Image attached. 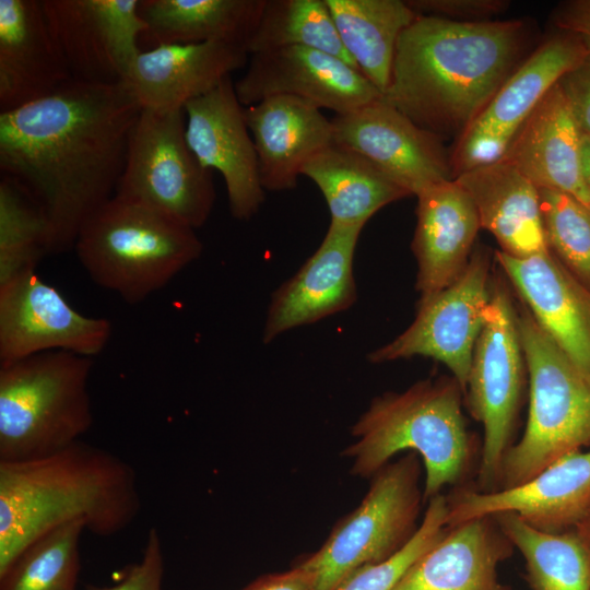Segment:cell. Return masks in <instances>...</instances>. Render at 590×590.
I'll return each instance as SVG.
<instances>
[{"instance_id": "4316f807", "label": "cell", "mask_w": 590, "mask_h": 590, "mask_svg": "<svg viewBox=\"0 0 590 590\" xmlns=\"http://www.w3.org/2000/svg\"><path fill=\"white\" fill-rule=\"evenodd\" d=\"M470 196L480 221L500 250L524 258L547 250L539 189L516 167L499 160L453 178Z\"/></svg>"}, {"instance_id": "277c9868", "label": "cell", "mask_w": 590, "mask_h": 590, "mask_svg": "<svg viewBox=\"0 0 590 590\" xmlns=\"http://www.w3.org/2000/svg\"><path fill=\"white\" fill-rule=\"evenodd\" d=\"M462 393L453 377H439L373 399L352 426L355 441L342 452L352 460L351 472L371 477L397 453L409 450L420 456L425 469L424 502L461 483L474 457Z\"/></svg>"}, {"instance_id": "d6986e66", "label": "cell", "mask_w": 590, "mask_h": 590, "mask_svg": "<svg viewBox=\"0 0 590 590\" xmlns=\"http://www.w3.org/2000/svg\"><path fill=\"white\" fill-rule=\"evenodd\" d=\"M362 229L330 223L317 250L273 294L263 328L264 343L355 303L353 259Z\"/></svg>"}, {"instance_id": "4dcf8cb0", "label": "cell", "mask_w": 590, "mask_h": 590, "mask_svg": "<svg viewBox=\"0 0 590 590\" xmlns=\"http://www.w3.org/2000/svg\"><path fill=\"white\" fill-rule=\"evenodd\" d=\"M526 562L532 590H590V558L574 530H538L512 512L492 516Z\"/></svg>"}, {"instance_id": "74e56055", "label": "cell", "mask_w": 590, "mask_h": 590, "mask_svg": "<svg viewBox=\"0 0 590 590\" xmlns=\"http://www.w3.org/2000/svg\"><path fill=\"white\" fill-rule=\"evenodd\" d=\"M406 3L417 14L458 22L489 21L509 7L506 0H409Z\"/></svg>"}, {"instance_id": "ffe728a7", "label": "cell", "mask_w": 590, "mask_h": 590, "mask_svg": "<svg viewBox=\"0 0 590 590\" xmlns=\"http://www.w3.org/2000/svg\"><path fill=\"white\" fill-rule=\"evenodd\" d=\"M495 257L539 326L590 375V291L548 249L524 258L496 250Z\"/></svg>"}, {"instance_id": "e0dca14e", "label": "cell", "mask_w": 590, "mask_h": 590, "mask_svg": "<svg viewBox=\"0 0 590 590\" xmlns=\"http://www.w3.org/2000/svg\"><path fill=\"white\" fill-rule=\"evenodd\" d=\"M331 123L333 142L365 156L412 196L453 179L444 140L418 127L382 97L334 115Z\"/></svg>"}, {"instance_id": "f1b7e54d", "label": "cell", "mask_w": 590, "mask_h": 590, "mask_svg": "<svg viewBox=\"0 0 590 590\" xmlns=\"http://www.w3.org/2000/svg\"><path fill=\"white\" fill-rule=\"evenodd\" d=\"M322 192L330 223L364 227L381 208L412 196L358 152L332 142L302 170Z\"/></svg>"}, {"instance_id": "603a6c76", "label": "cell", "mask_w": 590, "mask_h": 590, "mask_svg": "<svg viewBox=\"0 0 590 590\" xmlns=\"http://www.w3.org/2000/svg\"><path fill=\"white\" fill-rule=\"evenodd\" d=\"M415 196L412 250L417 262L415 285L424 299L461 275L481 226L470 196L455 179L433 184Z\"/></svg>"}, {"instance_id": "b9f144b4", "label": "cell", "mask_w": 590, "mask_h": 590, "mask_svg": "<svg viewBox=\"0 0 590 590\" xmlns=\"http://www.w3.org/2000/svg\"><path fill=\"white\" fill-rule=\"evenodd\" d=\"M580 167L583 181L590 191V137L586 134L581 138Z\"/></svg>"}, {"instance_id": "6da1fadb", "label": "cell", "mask_w": 590, "mask_h": 590, "mask_svg": "<svg viewBox=\"0 0 590 590\" xmlns=\"http://www.w3.org/2000/svg\"><path fill=\"white\" fill-rule=\"evenodd\" d=\"M141 109L126 81H71L0 113L1 176L39 208L49 255L73 249L84 223L115 196Z\"/></svg>"}, {"instance_id": "1f68e13d", "label": "cell", "mask_w": 590, "mask_h": 590, "mask_svg": "<svg viewBox=\"0 0 590 590\" xmlns=\"http://www.w3.org/2000/svg\"><path fill=\"white\" fill-rule=\"evenodd\" d=\"M292 46L330 54L358 70L341 43L324 0H266L246 45L248 54Z\"/></svg>"}, {"instance_id": "30bf717a", "label": "cell", "mask_w": 590, "mask_h": 590, "mask_svg": "<svg viewBox=\"0 0 590 590\" xmlns=\"http://www.w3.org/2000/svg\"><path fill=\"white\" fill-rule=\"evenodd\" d=\"M524 368L517 311L507 288L496 283L465 389L469 411L484 429L477 491L499 488L503 460L511 447L518 417Z\"/></svg>"}, {"instance_id": "4fadbf2b", "label": "cell", "mask_w": 590, "mask_h": 590, "mask_svg": "<svg viewBox=\"0 0 590 590\" xmlns=\"http://www.w3.org/2000/svg\"><path fill=\"white\" fill-rule=\"evenodd\" d=\"M111 333L108 319L80 314L35 270L0 284V366L51 351L92 357Z\"/></svg>"}, {"instance_id": "484cf974", "label": "cell", "mask_w": 590, "mask_h": 590, "mask_svg": "<svg viewBox=\"0 0 590 590\" xmlns=\"http://www.w3.org/2000/svg\"><path fill=\"white\" fill-rule=\"evenodd\" d=\"M514 548L492 516L447 527L392 590H509L498 567Z\"/></svg>"}, {"instance_id": "f546056e", "label": "cell", "mask_w": 590, "mask_h": 590, "mask_svg": "<svg viewBox=\"0 0 590 590\" xmlns=\"http://www.w3.org/2000/svg\"><path fill=\"white\" fill-rule=\"evenodd\" d=\"M341 43L363 75L384 94L398 39L417 17L401 0H324Z\"/></svg>"}, {"instance_id": "2e32d148", "label": "cell", "mask_w": 590, "mask_h": 590, "mask_svg": "<svg viewBox=\"0 0 590 590\" xmlns=\"http://www.w3.org/2000/svg\"><path fill=\"white\" fill-rule=\"evenodd\" d=\"M244 107L278 95L305 99L339 114L382 97L361 71L343 60L307 47H282L249 55L245 74L235 83Z\"/></svg>"}, {"instance_id": "7402d4cb", "label": "cell", "mask_w": 590, "mask_h": 590, "mask_svg": "<svg viewBox=\"0 0 590 590\" xmlns=\"http://www.w3.org/2000/svg\"><path fill=\"white\" fill-rule=\"evenodd\" d=\"M248 58L246 47L235 44L163 45L141 50L126 82L142 108L176 111L215 88Z\"/></svg>"}, {"instance_id": "ba28073f", "label": "cell", "mask_w": 590, "mask_h": 590, "mask_svg": "<svg viewBox=\"0 0 590 590\" xmlns=\"http://www.w3.org/2000/svg\"><path fill=\"white\" fill-rule=\"evenodd\" d=\"M421 461L408 452L371 476L361 504L299 564L312 590H335L353 571L389 558L411 540L425 503Z\"/></svg>"}, {"instance_id": "8fae6325", "label": "cell", "mask_w": 590, "mask_h": 590, "mask_svg": "<svg viewBox=\"0 0 590 590\" xmlns=\"http://www.w3.org/2000/svg\"><path fill=\"white\" fill-rule=\"evenodd\" d=\"M489 257L475 249L461 275L440 292L420 299L413 322L368 354L370 363L426 356L441 362L465 393L476 341L492 298Z\"/></svg>"}, {"instance_id": "7c38bea8", "label": "cell", "mask_w": 590, "mask_h": 590, "mask_svg": "<svg viewBox=\"0 0 590 590\" xmlns=\"http://www.w3.org/2000/svg\"><path fill=\"white\" fill-rule=\"evenodd\" d=\"M589 54L579 39L566 33L542 43L457 138L450 152L453 178L499 161L545 94Z\"/></svg>"}, {"instance_id": "9a60e30c", "label": "cell", "mask_w": 590, "mask_h": 590, "mask_svg": "<svg viewBox=\"0 0 590 590\" xmlns=\"http://www.w3.org/2000/svg\"><path fill=\"white\" fill-rule=\"evenodd\" d=\"M447 499V527L512 512L544 532L573 530L590 508V449L559 458L520 485L492 492L463 487Z\"/></svg>"}, {"instance_id": "83f0119b", "label": "cell", "mask_w": 590, "mask_h": 590, "mask_svg": "<svg viewBox=\"0 0 590 590\" xmlns=\"http://www.w3.org/2000/svg\"><path fill=\"white\" fill-rule=\"evenodd\" d=\"M266 0H139L141 50L163 45H247ZM247 49V48H246Z\"/></svg>"}, {"instance_id": "cb8c5ba5", "label": "cell", "mask_w": 590, "mask_h": 590, "mask_svg": "<svg viewBox=\"0 0 590 590\" xmlns=\"http://www.w3.org/2000/svg\"><path fill=\"white\" fill-rule=\"evenodd\" d=\"M582 131L558 82L526 120L500 160L538 189L566 193L590 208L580 167Z\"/></svg>"}, {"instance_id": "44dd1931", "label": "cell", "mask_w": 590, "mask_h": 590, "mask_svg": "<svg viewBox=\"0 0 590 590\" xmlns=\"http://www.w3.org/2000/svg\"><path fill=\"white\" fill-rule=\"evenodd\" d=\"M71 81L42 0H0V113L47 97Z\"/></svg>"}, {"instance_id": "d590c367", "label": "cell", "mask_w": 590, "mask_h": 590, "mask_svg": "<svg viewBox=\"0 0 590 590\" xmlns=\"http://www.w3.org/2000/svg\"><path fill=\"white\" fill-rule=\"evenodd\" d=\"M448 499L441 493L428 500L424 517L411 540L389 558L359 567L335 590H392L411 565L447 529Z\"/></svg>"}, {"instance_id": "5b68a950", "label": "cell", "mask_w": 590, "mask_h": 590, "mask_svg": "<svg viewBox=\"0 0 590 590\" xmlns=\"http://www.w3.org/2000/svg\"><path fill=\"white\" fill-rule=\"evenodd\" d=\"M194 231L115 194L84 223L73 249L94 283L139 304L200 257Z\"/></svg>"}, {"instance_id": "d6a6232c", "label": "cell", "mask_w": 590, "mask_h": 590, "mask_svg": "<svg viewBox=\"0 0 590 590\" xmlns=\"http://www.w3.org/2000/svg\"><path fill=\"white\" fill-rule=\"evenodd\" d=\"M84 530L75 521L35 540L0 574V590H76Z\"/></svg>"}, {"instance_id": "60d3db41", "label": "cell", "mask_w": 590, "mask_h": 590, "mask_svg": "<svg viewBox=\"0 0 590 590\" xmlns=\"http://www.w3.org/2000/svg\"><path fill=\"white\" fill-rule=\"evenodd\" d=\"M244 590H312L307 573L298 565L287 571L262 576Z\"/></svg>"}, {"instance_id": "9c48e42d", "label": "cell", "mask_w": 590, "mask_h": 590, "mask_svg": "<svg viewBox=\"0 0 590 590\" xmlns=\"http://www.w3.org/2000/svg\"><path fill=\"white\" fill-rule=\"evenodd\" d=\"M115 194L193 229L205 224L214 206L215 188L212 170L201 165L188 145L185 109H141Z\"/></svg>"}, {"instance_id": "8d00e7d4", "label": "cell", "mask_w": 590, "mask_h": 590, "mask_svg": "<svg viewBox=\"0 0 590 590\" xmlns=\"http://www.w3.org/2000/svg\"><path fill=\"white\" fill-rule=\"evenodd\" d=\"M164 556L155 528L150 529L141 560L131 565L121 580L109 587L88 586L85 590H162Z\"/></svg>"}, {"instance_id": "8992f818", "label": "cell", "mask_w": 590, "mask_h": 590, "mask_svg": "<svg viewBox=\"0 0 590 590\" xmlns=\"http://www.w3.org/2000/svg\"><path fill=\"white\" fill-rule=\"evenodd\" d=\"M91 357L66 351L0 366V461L23 462L80 440L93 424Z\"/></svg>"}, {"instance_id": "ac0fdd59", "label": "cell", "mask_w": 590, "mask_h": 590, "mask_svg": "<svg viewBox=\"0 0 590 590\" xmlns=\"http://www.w3.org/2000/svg\"><path fill=\"white\" fill-rule=\"evenodd\" d=\"M186 139L203 167L217 170L226 186L231 214L249 220L264 201L258 158L231 76L185 106Z\"/></svg>"}, {"instance_id": "ab89813d", "label": "cell", "mask_w": 590, "mask_h": 590, "mask_svg": "<svg viewBox=\"0 0 590 590\" xmlns=\"http://www.w3.org/2000/svg\"><path fill=\"white\" fill-rule=\"evenodd\" d=\"M553 23L563 33L575 36L590 51V0H574L560 4Z\"/></svg>"}, {"instance_id": "836d02e7", "label": "cell", "mask_w": 590, "mask_h": 590, "mask_svg": "<svg viewBox=\"0 0 590 590\" xmlns=\"http://www.w3.org/2000/svg\"><path fill=\"white\" fill-rule=\"evenodd\" d=\"M48 253V229L36 203L14 181L0 180V284L35 270Z\"/></svg>"}, {"instance_id": "7bdbcfd3", "label": "cell", "mask_w": 590, "mask_h": 590, "mask_svg": "<svg viewBox=\"0 0 590 590\" xmlns=\"http://www.w3.org/2000/svg\"><path fill=\"white\" fill-rule=\"evenodd\" d=\"M573 530L583 545L590 558V508Z\"/></svg>"}, {"instance_id": "7a4b0ae2", "label": "cell", "mask_w": 590, "mask_h": 590, "mask_svg": "<svg viewBox=\"0 0 590 590\" xmlns=\"http://www.w3.org/2000/svg\"><path fill=\"white\" fill-rule=\"evenodd\" d=\"M524 39L520 20L418 14L398 39L382 99L440 139L459 138L517 68Z\"/></svg>"}, {"instance_id": "f35d334b", "label": "cell", "mask_w": 590, "mask_h": 590, "mask_svg": "<svg viewBox=\"0 0 590 590\" xmlns=\"http://www.w3.org/2000/svg\"><path fill=\"white\" fill-rule=\"evenodd\" d=\"M583 134L590 137V54L558 81Z\"/></svg>"}, {"instance_id": "3957f363", "label": "cell", "mask_w": 590, "mask_h": 590, "mask_svg": "<svg viewBox=\"0 0 590 590\" xmlns=\"http://www.w3.org/2000/svg\"><path fill=\"white\" fill-rule=\"evenodd\" d=\"M140 508L133 468L81 440L40 459L0 461V574L55 529L82 521L91 533L110 536Z\"/></svg>"}, {"instance_id": "e575fe53", "label": "cell", "mask_w": 590, "mask_h": 590, "mask_svg": "<svg viewBox=\"0 0 590 590\" xmlns=\"http://www.w3.org/2000/svg\"><path fill=\"white\" fill-rule=\"evenodd\" d=\"M539 191L547 249L590 291V208L563 192Z\"/></svg>"}, {"instance_id": "5bb4252c", "label": "cell", "mask_w": 590, "mask_h": 590, "mask_svg": "<svg viewBox=\"0 0 590 590\" xmlns=\"http://www.w3.org/2000/svg\"><path fill=\"white\" fill-rule=\"evenodd\" d=\"M139 0H42L51 35L73 81H127L146 25Z\"/></svg>"}, {"instance_id": "d4e9b609", "label": "cell", "mask_w": 590, "mask_h": 590, "mask_svg": "<svg viewBox=\"0 0 590 590\" xmlns=\"http://www.w3.org/2000/svg\"><path fill=\"white\" fill-rule=\"evenodd\" d=\"M264 190L294 189L306 163L333 142L331 119L294 96L268 97L245 107Z\"/></svg>"}, {"instance_id": "52a82bcc", "label": "cell", "mask_w": 590, "mask_h": 590, "mask_svg": "<svg viewBox=\"0 0 590 590\" xmlns=\"http://www.w3.org/2000/svg\"><path fill=\"white\" fill-rule=\"evenodd\" d=\"M517 318L529 375V413L522 437L503 460L499 488L520 485L559 458L590 445V375L568 357L526 306Z\"/></svg>"}]
</instances>
